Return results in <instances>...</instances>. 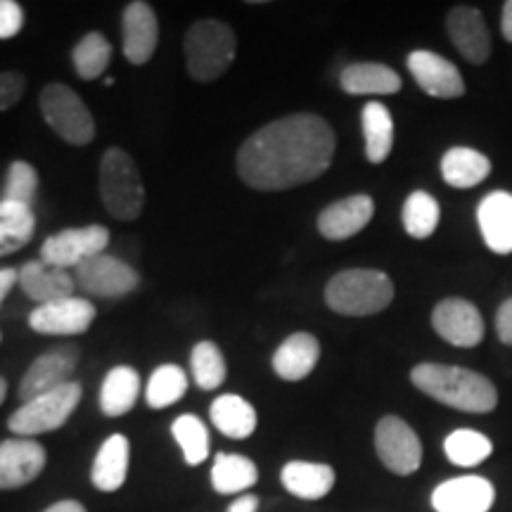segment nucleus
Listing matches in <instances>:
<instances>
[{
  "mask_svg": "<svg viewBox=\"0 0 512 512\" xmlns=\"http://www.w3.org/2000/svg\"><path fill=\"white\" fill-rule=\"evenodd\" d=\"M335 131L311 112L290 114L252 133L238 152V174L261 192L290 190L316 181L335 157Z\"/></svg>",
  "mask_w": 512,
  "mask_h": 512,
  "instance_id": "nucleus-1",
  "label": "nucleus"
},
{
  "mask_svg": "<svg viewBox=\"0 0 512 512\" xmlns=\"http://www.w3.org/2000/svg\"><path fill=\"white\" fill-rule=\"evenodd\" d=\"M415 389L430 399L463 413H491L498 406V392L489 377L470 368L446 363H420L411 370Z\"/></svg>",
  "mask_w": 512,
  "mask_h": 512,
  "instance_id": "nucleus-2",
  "label": "nucleus"
},
{
  "mask_svg": "<svg viewBox=\"0 0 512 512\" xmlns=\"http://www.w3.org/2000/svg\"><path fill=\"white\" fill-rule=\"evenodd\" d=\"M394 302V283L375 268H349L325 285V304L339 316H375Z\"/></svg>",
  "mask_w": 512,
  "mask_h": 512,
  "instance_id": "nucleus-3",
  "label": "nucleus"
},
{
  "mask_svg": "<svg viewBox=\"0 0 512 512\" xmlns=\"http://www.w3.org/2000/svg\"><path fill=\"white\" fill-rule=\"evenodd\" d=\"M238 53V38L226 22L202 19L185 34V62L195 81H216L228 72Z\"/></svg>",
  "mask_w": 512,
  "mask_h": 512,
  "instance_id": "nucleus-4",
  "label": "nucleus"
},
{
  "mask_svg": "<svg viewBox=\"0 0 512 512\" xmlns=\"http://www.w3.org/2000/svg\"><path fill=\"white\" fill-rule=\"evenodd\" d=\"M100 197L105 209L119 221H136L145 207L143 178L133 157L121 147H110L102 155Z\"/></svg>",
  "mask_w": 512,
  "mask_h": 512,
  "instance_id": "nucleus-5",
  "label": "nucleus"
},
{
  "mask_svg": "<svg viewBox=\"0 0 512 512\" xmlns=\"http://www.w3.org/2000/svg\"><path fill=\"white\" fill-rule=\"evenodd\" d=\"M83 396L81 382L72 380L53 392L36 396L27 403H22V408H17L15 413L8 418V427L12 434L24 439H34L38 434L55 432L72 418Z\"/></svg>",
  "mask_w": 512,
  "mask_h": 512,
  "instance_id": "nucleus-6",
  "label": "nucleus"
},
{
  "mask_svg": "<svg viewBox=\"0 0 512 512\" xmlns=\"http://www.w3.org/2000/svg\"><path fill=\"white\" fill-rule=\"evenodd\" d=\"M43 119L69 145H88L95 138V119L88 105L64 83H48L38 98Z\"/></svg>",
  "mask_w": 512,
  "mask_h": 512,
  "instance_id": "nucleus-7",
  "label": "nucleus"
},
{
  "mask_svg": "<svg viewBox=\"0 0 512 512\" xmlns=\"http://www.w3.org/2000/svg\"><path fill=\"white\" fill-rule=\"evenodd\" d=\"M377 458L389 472L408 477L420 470L422 444L415 430L399 415H384L375 427Z\"/></svg>",
  "mask_w": 512,
  "mask_h": 512,
  "instance_id": "nucleus-8",
  "label": "nucleus"
},
{
  "mask_svg": "<svg viewBox=\"0 0 512 512\" xmlns=\"http://www.w3.org/2000/svg\"><path fill=\"white\" fill-rule=\"evenodd\" d=\"M110 245V230L105 226H83V228H67L60 233L50 235L41 245V261L60 268H76L83 261L93 256L105 254Z\"/></svg>",
  "mask_w": 512,
  "mask_h": 512,
  "instance_id": "nucleus-9",
  "label": "nucleus"
},
{
  "mask_svg": "<svg viewBox=\"0 0 512 512\" xmlns=\"http://www.w3.org/2000/svg\"><path fill=\"white\" fill-rule=\"evenodd\" d=\"M79 356V347H74V344L55 347L43 356H38L27 373H24L22 382H19V399L27 403L36 399V396L48 394L72 382L74 370L79 366Z\"/></svg>",
  "mask_w": 512,
  "mask_h": 512,
  "instance_id": "nucleus-10",
  "label": "nucleus"
},
{
  "mask_svg": "<svg viewBox=\"0 0 512 512\" xmlns=\"http://www.w3.org/2000/svg\"><path fill=\"white\" fill-rule=\"evenodd\" d=\"M432 328L444 342L460 349L477 347L484 339V318L472 302L448 297L434 306Z\"/></svg>",
  "mask_w": 512,
  "mask_h": 512,
  "instance_id": "nucleus-11",
  "label": "nucleus"
},
{
  "mask_svg": "<svg viewBox=\"0 0 512 512\" xmlns=\"http://www.w3.org/2000/svg\"><path fill=\"white\" fill-rule=\"evenodd\" d=\"M74 280L81 290L98 297H124L140 285V275L124 261L110 254H98L74 268Z\"/></svg>",
  "mask_w": 512,
  "mask_h": 512,
  "instance_id": "nucleus-12",
  "label": "nucleus"
},
{
  "mask_svg": "<svg viewBox=\"0 0 512 512\" xmlns=\"http://www.w3.org/2000/svg\"><path fill=\"white\" fill-rule=\"evenodd\" d=\"M48 463L46 448L36 439L0 441V491L22 489L38 479Z\"/></svg>",
  "mask_w": 512,
  "mask_h": 512,
  "instance_id": "nucleus-13",
  "label": "nucleus"
},
{
  "mask_svg": "<svg viewBox=\"0 0 512 512\" xmlns=\"http://www.w3.org/2000/svg\"><path fill=\"white\" fill-rule=\"evenodd\" d=\"M95 320V306L88 299L67 297L60 302L36 306L29 316L31 330L38 335H83Z\"/></svg>",
  "mask_w": 512,
  "mask_h": 512,
  "instance_id": "nucleus-14",
  "label": "nucleus"
},
{
  "mask_svg": "<svg viewBox=\"0 0 512 512\" xmlns=\"http://www.w3.org/2000/svg\"><path fill=\"white\" fill-rule=\"evenodd\" d=\"M408 69H411L415 83L432 98L453 100L465 93L463 74L458 72L456 64L432 50H413L408 55Z\"/></svg>",
  "mask_w": 512,
  "mask_h": 512,
  "instance_id": "nucleus-15",
  "label": "nucleus"
},
{
  "mask_svg": "<svg viewBox=\"0 0 512 512\" xmlns=\"http://www.w3.org/2000/svg\"><path fill=\"white\" fill-rule=\"evenodd\" d=\"M451 43L470 64H484L491 57V34L484 15L472 5H456L446 17Z\"/></svg>",
  "mask_w": 512,
  "mask_h": 512,
  "instance_id": "nucleus-16",
  "label": "nucleus"
},
{
  "mask_svg": "<svg viewBox=\"0 0 512 512\" xmlns=\"http://www.w3.org/2000/svg\"><path fill=\"white\" fill-rule=\"evenodd\" d=\"M494 501V484L477 475L446 479L432 494V505L437 512H489Z\"/></svg>",
  "mask_w": 512,
  "mask_h": 512,
  "instance_id": "nucleus-17",
  "label": "nucleus"
},
{
  "mask_svg": "<svg viewBox=\"0 0 512 512\" xmlns=\"http://www.w3.org/2000/svg\"><path fill=\"white\" fill-rule=\"evenodd\" d=\"M375 202L370 195H351L332 202L318 216V230L325 240L342 242L354 238L373 221Z\"/></svg>",
  "mask_w": 512,
  "mask_h": 512,
  "instance_id": "nucleus-18",
  "label": "nucleus"
},
{
  "mask_svg": "<svg viewBox=\"0 0 512 512\" xmlns=\"http://www.w3.org/2000/svg\"><path fill=\"white\" fill-rule=\"evenodd\" d=\"M159 43V22L145 0H133L124 10V55L128 62L145 64L152 60Z\"/></svg>",
  "mask_w": 512,
  "mask_h": 512,
  "instance_id": "nucleus-19",
  "label": "nucleus"
},
{
  "mask_svg": "<svg viewBox=\"0 0 512 512\" xmlns=\"http://www.w3.org/2000/svg\"><path fill=\"white\" fill-rule=\"evenodd\" d=\"M19 287L27 294L31 302L38 306L60 302V299L74 297L76 280L69 275L67 268L46 264V261H29L19 271Z\"/></svg>",
  "mask_w": 512,
  "mask_h": 512,
  "instance_id": "nucleus-20",
  "label": "nucleus"
},
{
  "mask_svg": "<svg viewBox=\"0 0 512 512\" xmlns=\"http://www.w3.org/2000/svg\"><path fill=\"white\" fill-rule=\"evenodd\" d=\"M479 230L486 247L496 254H512V195L496 190L479 202Z\"/></svg>",
  "mask_w": 512,
  "mask_h": 512,
  "instance_id": "nucleus-21",
  "label": "nucleus"
},
{
  "mask_svg": "<svg viewBox=\"0 0 512 512\" xmlns=\"http://www.w3.org/2000/svg\"><path fill=\"white\" fill-rule=\"evenodd\" d=\"M320 361V342L311 332H294L273 354V370L280 380L299 382L313 373Z\"/></svg>",
  "mask_w": 512,
  "mask_h": 512,
  "instance_id": "nucleus-22",
  "label": "nucleus"
},
{
  "mask_svg": "<svg viewBox=\"0 0 512 512\" xmlns=\"http://www.w3.org/2000/svg\"><path fill=\"white\" fill-rule=\"evenodd\" d=\"M128 460H131V444L124 434H112L110 439L102 441L91 470L95 489L105 491V494L119 491L128 477Z\"/></svg>",
  "mask_w": 512,
  "mask_h": 512,
  "instance_id": "nucleus-23",
  "label": "nucleus"
},
{
  "mask_svg": "<svg viewBox=\"0 0 512 512\" xmlns=\"http://www.w3.org/2000/svg\"><path fill=\"white\" fill-rule=\"evenodd\" d=\"M339 86L349 95H396L403 81L387 64L356 62L339 74Z\"/></svg>",
  "mask_w": 512,
  "mask_h": 512,
  "instance_id": "nucleus-24",
  "label": "nucleus"
},
{
  "mask_svg": "<svg viewBox=\"0 0 512 512\" xmlns=\"http://www.w3.org/2000/svg\"><path fill=\"white\" fill-rule=\"evenodd\" d=\"M283 486L292 496L302 501H320L335 486V470L325 463H306V460H290L280 472Z\"/></svg>",
  "mask_w": 512,
  "mask_h": 512,
  "instance_id": "nucleus-25",
  "label": "nucleus"
},
{
  "mask_svg": "<svg viewBox=\"0 0 512 512\" xmlns=\"http://www.w3.org/2000/svg\"><path fill=\"white\" fill-rule=\"evenodd\" d=\"M140 396V375L131 366H117L107 373L100 389V411L107 418L131 413Z\"/></svg>",
  "mask_w": 512,
  "mask_h": 512,
  "instance_id": "nucleus-26",
  "label": "nucleus"
},
{
  "mask_svg": "<svg viewBox=\"0 0 512 512\" xmlns=\"http://www.w3.org/2000/svg\"><path fill=\"white\" fill-rule=\"evenodd\" d=\"M491 174V159L472 147H451L441 157V176L451 188H475Z\"/></svg>",
  "mask_w": 512,
  "mask_h": 512,
  "instance_id": "nucleus-27",
  "label": "nucleus"
},
{
  "mask_svg": "<svg viewBox=\"0 0 512 512\" xmlns=\"http://www.w3.org/2000/svg\"><path fill=\"white\" fill-rule=\"evenodd\" d=\"M211 422L228 439H247L256 430V411L247 399L238 394H223L211 403Z\"/></svg>",
  "mask_w": 512,
  "mask_h": 512,
  "instance_id": "nucleus-28",
  "label": "nucleus"
},
{
  "mask_svg": "<svg viewBox=\"0 0 512 512\" xmlns=\"http://www.w3.org/2000/svg\"><path fill=\"white\" fill-rule=\"evenodd\" d=\"M363 138H366V157L370 164H382L392 155L394 147V119L382 102H368L361 112Z\"/></svg>",
  "mask_w": 512,
  "mask_h": 512,
  "instance_id": "nucleus-29",
  "label": "nucleus"
},
{
  "mask_svg": "<svg viewBox=\"0 0 512 512\" xmlns=\"http://www.w3.org/2000/svg\"><path fill=\"white\" fill-rule=\"evenodd\" d=\"M259 482V470L254 460L247 456H235V453H216L214 467H211V484L221 496L242 494Z\"/></svg>",
  "mask_w": 512,
  "mask_h": 512,
  "instance_id": "nucleus-30",
  "label": "nucleus"
},
{
  "mask_svg": "<svg viewBox=\"0 0 512 512\" xmlns=\"http://www.w3.org/2000/svg\"><path fill=\"white\" fill-rule=\"evenodd\" d=\"M36 230L34 209L17 202H0V256L29 245Z\"/></svg>",
  "mask_w": 512,
  "mask_h": 512,
  "instance_id": "nucleus-31",
  "label": "nucleus"
},
{
  "mask_svg": "<svg viewBox=\"0 0 512 512\" xmlns=\"http://www.w3.org/2000/svg\"><path fill=\"white\" fill-rule=\"evenodd\" d=\"M439 219H441L439 202L434 200L430 192L415 190L408 195V200L403 204V211H401V221L411 238L415 240L430 238V235H434V230L439 228Z\"/></svg>",
  "mask_w": 512,
  "mask_h": 512,
  "instance_id": "nucleus-32",
  "label": "nucleus"
},
{
  "mask_svg": "<svg viewBox=\"0 0 512 512\" xmlns=\"http://www.w3.org/2000/svg\"><path fill=\"white\" fill-rule=\"evenodd\" d=\"M188 392V375L183 368L174 366V363H166L159 366L155 373L150 375L145 389V401L152 411H162L178 403Z\"/></svg>",
  "mask_w": 512,
  "mask_h": 512,
  "instance_id": "nucleus-33",
  "label": "nucleus"
},
{
  "mask_svg": "<svg viewBox=\"0 0 512 512\" xmlns=\"http://www.w3.org/2000/svg\"><path fill=\"white\" fill-rule=\"evenodd\" d=\"M72 60L76 74H79L83 81L100 79L112 62L110 41L102 34H98V31H91V34L83 36L74 46Z\"/></svg>",
  "mask_w": 512,
  "mask_h": 512,
  "instance_id": "nucleus-34",
  "label": "nucleus"
},
{
  "mask_svg": "<svg viewBox=\"0 0 512 512\" xmlns=\"http://www.w3.org/2000/svg\"><path fill=\"white\" fill-rule=\"evenodd\" d=\"M190 370L192 380L204 392H211V389H219L223 382H226V358H223V351L216 347L214 342H200L195 344L190 354Z\"/></svg>",
  "mask_w": 512,
  "mask_h": 512,
  "instance_id": "nucleus-35",
  "label": "nucleus"
},
{
  "mask_svg": "<svg viewBox=\"0 0 512 512\" xmlns=\"http://www.w3.org/2000/svg\"><path fill=\"white\" fill-rule=\"evenodd\" d=\"M444 451L446 458L451 460L453 465L475 467L479 463H484V460L494 453V444H491V439L484 437L482 432L456 430L446 437Z\"/></svg>",
  "mask_w": 512,
  "mask_h": 512,
  "instance_id": "nucleus-36",
  "label": "nucleus"
},
{
  "mask_svg": "<svg viewBox=\"0 0 512 512\" xmlns=\"http://www.w3.org/2000/svg\"><path fill=\"white\" fill-rule=\"evenodd\" d=\"M171 434H174L176 444L181 446L185 463L190 467L202 465L209 456V432L204 422L197 415L185 413L181 418L174 420L171 425Z\"/></svg>",
  "mask_w": 512,
  "mask_h": 512,
  "instance_id": "nucleus-37",
  "label": "nucleus"
},
{
  "mask_svg": "<svg viewBox=\"0 0 512 512\" xmlns=\"http://www.w3.org/2000/svg\"><path fill=\"white\" fill-rule=\"evenodd\" d=\"M36 192H38V171L29 162H22V159L12 162L8 169V181H5L3 200L31 207L36 200Z\"/></svg>",
  "mask_w": 512,
  "mask_h": 512,
  "instance_id": "nucleus-38",
  "label": "nucleus"
},
{
  "mask_svg": "<svg viewBox=\"0 0 512 512\" xmlns=\"http://www.w3.org/2000/svg\"><path fill=\"white\" fill-rule=\"evenodd\" d=\"M27 79L19 72H0V112H8L22 100Z\"/></svg>",
  "mask_w": 512,
  "mask_h": 512,
  "instance_id": "nucleus-39",
  "label": "nucleus"
},
{
  "mask_svg": "<svg viewBox=\"0 0 512 512\" xmlns=\"http://www.w3.org/2000/svg\"><path fill=\"white\" fill-rule=\"evenodd\" d=\"M24 27V10L17 0H0V41L15 38Z\"/></svg>",
  "mask_w": 512,
  "mask_h": 512,
  "instance_id": "nucleus-40",
  "label": "nucleus"
},
{
  "mask_svg": "<svg viewBox=\"0 0 512 512\" xmlns=\"http://www.w3.org/2000/svg\"><path fill=\"white\" fill-rule=\"evenodd\" d=\"M496 335L503 344L512 347V297L498 306L496 311Z\"/></svg>",
  "mask_w": 512,
  "mask_h": 512,
  "instance_id": "nucleus-41",
  "label": "nucleus"
},
{
  "mask_svg": "<svg viewBox=\"0 0 512 512\" xmlns=\"http://www.w3.org/2000/svg\"><path fill=\"white\" fill-rule=\"evenodd\" d=\"M15 283H19V271H15V268H0V306H3L5 297H8Z\"/></svg>",
  "mask_w": 512,
  "mask_h": 512,
  "instance_id": "nucleus-42",
  "label": "nucleus"
},
{
  "mask_svg": "<svg viewBox=\"0 0 512 512\" xmlns=\"http://www.w3.org/2000/svg\"><path fill=\"white\" fill-rule=\"evenodd\" d=\"M256 510H259V496L254 494H242L240 498H235L228 508V512H256Z\"/></svg>",
  "mask_w": 512,
  "mask_h": 512,
  "instance_id": "nucleus-43",
  "label": "nucleus"
},
{
  "mask_svg": "<svg viewBox=\"0 0 512 512\" xmlns=\"http://www.w3.org/2000/svg\"><path fill=\"white\" fill-rule=\"evenodd\" d=\"M501 34L508 43H512V0L503 5V12H501Z\"/></svg>",
  "mask_w": 512,
  "mask_h": 512,
  "instance_id": "nucleus-44",
  "label": "nucleus"
},
{
  "mask_svg": "<svg viewBox=\"0 0 512 512\" xmlns=\"http://www.w3.org/2000/svg\"><path fill=\"white\" fill-rule=\"evenodd\" d=\"M43 512H86L79 501H57Z\"/></svg>",
  "mask_w": 512,
  "mask_h": 512,
  "instance_id": "nucleus-45",
  "label": "nucleus"
},
{
  "mask_svg": "<svg viewBox=\"0 0 512 512\" xmlns=\"http://www.w3.org/2000/svg\"><path fill=\"white\" fill-rule=\"evenodd\" d=\"M5 396H8V382H5L3 377H0V406H3Z\"/></svg>",
  "mask_w": 512,
  "mask_h": 512,
  "instance_id": "nucleus-46",
  "label": "nucleus"
}]
</instances>
